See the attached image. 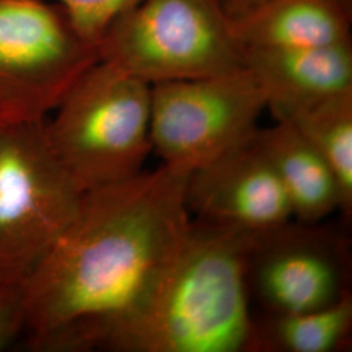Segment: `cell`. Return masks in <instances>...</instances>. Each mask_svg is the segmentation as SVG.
<instances>
[{
	"mask_svg": "<svg viewBox=\"0 0 352 352\" xmlns=\"http://www.w3.org/2000/svg\"><path fill=\"white\" fill-rule=\"evenodd\" d=\"M189 171H154L85 192L75 217L26 280V346L87 352L151 298L184 239Z\"/></svg>",
	"mask_w": 352,
	"mask_h": 352,
	"instance_id": "obj_1",
	"label": "cell"
},
{
	"mask_svg": "<svg viewBox=\"0 0 352 352\" xmlns=\"http://www.w3.org/2000/svg\"><path fill=\"white\" fill-rule=\"evenodd\" d=\"M257 234L192 218L151 298L94 351L257 352L247 280Z\"/></svg>",
	"mask_w": 352,
	"mask_h": 352,
	"instance_id": "obj_2",
	"label": "cell"
},
{
	"mask_svg": "<svg viewBox=\"0 0 352 352\" xmlns=\"http://www.w3.org/2000/svg\"><path fill=\"white\" fill-rule=\"evenodd\" d=\"M151 109V84L101 59L69 89L47 119V136L82 193L144 171L153 151Z\"/></svg>",
	"mask_w": 352,
	"mask_h": 352,
	"instance_id": "obj_3",
	"label": "cell"
},
{
	"mask_svg": "<svg viewBox=\"0 0 352 352\" xmlns=\"http://www.w3.org/2000/svg\"><path fill=\"white\" fill-rule=\"evenodd\" d=\"M98 51L151 85L244 67L222 0H140L107 28Z\"/></svg>",
	"mask_w": 352,
	"mask_h": 352,
	"instance_id": "obj_4",
	"label": "cell"
},
{
	"mask_svg": "<svg viewBox=\"0 0 352 352\" xmlns=\"http://www.w3.org/2000/svg\"><path fill=\"white\" fill-rule=\"evenodd\" d=\"M82 195L51 148L47 118L0 126V283L25 286Z\"/></svg>",
	"mask_w": 352,
	"mask_h": 352,
	"instance_id": "obj_5",
	"label": "cell"
},
{
	"mask_svg": "<svg viewBox=\"0 0 352 352\" xmlns=\"http://www.w3.org/2000/svg\"><path fill=\"white\" fill-rule=\"evenodd\" d=\"M98 60L59 3L0 0V126L46 119Z\"/></svg>",
	"mask_w": 352,
	"mask_h": 352,
	"instance_id": "obj_6",
	"label": "cell"
},
{
	"mask_svg": "<svg viewBox=\"0 0 352 352\" xmlns=\"http://www.w3.org/2000/svg\"><path fill=\"white\" fill-rule=\"evenodd\" d=\"M264 110V94L245 65L151 85L153 151L190 173L251 139Z\"/></svg>",
	"mask_w": 352,
	"mask_h": 352,
	"instance_id": "obj_7",
	"label": "cell"
},
{
	"mask_svg": "<svg viewBox=\"0 0 352 352\" xmlns=\"http://www.w3.org/2000/svg\"><path fill=\"white\" fill-rule=\"evenodd\" d=\"M347 231L295 219L258 232L247 280L251 302L263 315L308 312L351 295V251Z\"/></svg>",
	"mask_w": 352,
	"mask_h": 352,
	"instance_id": "obj_8",
	"label": "cell"
},
{
	"mask_svg": "<svg viewBox=\"0 0 352 352\" xmlns=\"http://www.w3.org/2000/svg\"><path fill=\"white\" fill-rule=\"evenodd\" d=\"M186 205L192 218L253 232L270 231L294 219L289 196L256 133L189 173Z\"/></svg>",
	"mask_w": 352,
	"mask_h": 352,
	"instance_id": "obj_9",
	"label": "cell"
},
{
	"mask_svg": "<svg viewBox=\"0 0 352 352\" xmlns=\"http://www.w3.org/2000/svg\"><path fill=\"white\" fill-rule=\"evenodd\" d=\"M244 65L276 122L289 120L317 102L352 90V43L250 49L244 51Z\"/></svg>",
	"mask_w": 352,
	"mask_h": 352,
	"instance_id": "obj_10",
	"label": "cell"
},
{
	"mask_svg": "<svg viewBox=\"0 0 352 352\" xmlns=\"http://www.w3.org/2000/svg\"><path fill=\"white\" fill-rule=\"evenodd\" d=\"M351 0H266L232 20L243 51L351 43Z\"/></svg>",
	"mask_w": 352,
	"mask_h": 352,
	"instance_id": "obj_11",
	"label": "cell"
},
{
	"mask_svg": "<svg viewBox=\"0 0 352 352\" xmlns=\"http://www.w3.org/2000/svg\"><path fill=\"white\" fill-rule=\"evenodd\" d=\"M256 140L289 196L292 217L302 223L325 221L342 208L340 186L324 157L287 120L258 128Z\"/></svg>",
	"mask_w": 352,
	"mask_h": 352,
	"instance_id": "obj_12",
	"label": "cell"
},
{
	"mask_svg": "<svg viewBox=\"0 0 352 352\" xmlns=\"http://www.w3.org/2000/svg\"><path fill=\"white\" fill-rule=\"evenodd\" d=\"M256 330L257 352L346 351L351 347L352 295L315 311L263 315Z\"/></svg>",
	"mask_w": 352,
	"mask_h": 352,
	"instance_id": "obj_13",
	"label": "cell"
},
{
	"mask_svg": "<svg viewBox=\"0 0 352 352\" xmlns=\"http://www.w3.org/2000/svg\"><path fill=\"white\" fill-rule=\"evenodd\" d=\"M324 157L338 182L340 214L352 215V90L342 91L304 109L289 120Z\"/></svg>",
	"mask_w": 352,
	"mask_h": 352,
	"instance_id": "obj_14",
	"label": "cell"
},
{
	"mask_svg": "<svg viewBox=\"0 0 352 352\" xmlns=\"http://www.w3.org/2000/svg\"><path fill=\"white\" fill-rule=\"evenodd\" d=\"M140 0H59L80 33L100 45L102 36L113 21L135 7Z\"/></svg>",
	"mask_w": 352,
	"mask_h": 352,
	"instance_id": "obj_15",
	"label": "cell"
},
{
	"mask_svg": "<svg viewBox=\"0 0 352 352\" xmlns=\"http://www.w3.org/2000/svg\"><path fill=\"white\" fill-rule=\"evenodd\" d=\"M26 330L25 286L0 283V352Z\"/></svg>",
	"mask_w": 352,
	"mask_h": 352,
	"instance_id": "obj_16",
	"label": "cell"
},
{
	"mask_svg": "<svg viewBox=\"0 0 352 352\" xmlns=\"http://www.w3.org/2000/svg\"><path fill=\"white\" fill-rule=\"evenodd\" d=\"M265 1L266 0H222L223 7L231 20L251 12L252 10H254Z\"/></svg>",
	"mask_w": 352,
	"mask_h": 352,
	"instance_id": "obj_17",
	"label": "cell"
}]
</instances>
